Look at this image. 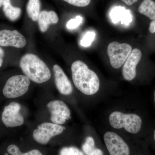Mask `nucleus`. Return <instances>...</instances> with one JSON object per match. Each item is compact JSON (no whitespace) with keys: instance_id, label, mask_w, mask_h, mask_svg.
I'll list each match as a JSON object with an SVG mask.
<instances>
[{"instance_id":"27","label":"nucleus","mask_w":155,"mask_h":155,"mask_svg":"<svg viewBox=\"0 0 155 155\" xmlns=\"http://www.w3.org/2000/svg\"><path fill=\"white\" fill-rule=\"evenodd\" d=\"M151 132V136L152 139L155 143V127L153 130H152Z\"/></svg>"},{"instance_id":"4","label":"nucleus","mask_w":155,"mask_h":155,"mask_svg":"<svg viewBox=\"0 0 155 155\" xmlns=\"http://www.w3.org/2000/svg\"><path fill=\"white\" fill-rule=\"evenodd\" d=\"M30 84V79L25 75H13L6 81L3 88V94L8 99L22 96L28 91Z\"/></svg>"},{"instance_id":"11","label":"nucleus","mask_w":155,"mask_h":155,"mask_svg":"<svg viewBox=\"0 0 155 155\" xmlns=\"http://www.w3.org/2000/svg\"><path fill=\"white\" fill-rule=\"evenodd\" d=\"M142 54L138 48H134L123 64L122 73L124 79L131 81L135 78L137 75V67L141 60Z\"/></svg>"},{"instance_id":"28","label":"nucleus","mask_w":155,"mask_h":155,"mask_svg":"<svg viewBox=\"0 0 155 155\" xmlns=\"http://www.w3.org/2000/svg\"><path fill=\"white\" fill-rule=\"evenodd\" d=\"M153 101L154 104L155 105V90L153 92Z\"/></svg>"},{"instance_id":"12","label":"nucleus","mask_w":155,"mask_h":155,"mask_svg":"<svg viewBox=\"0 0 155 155\" xmlns=\"http://www.w3.org/2000/svg\"><path fill=\"white\" fill-rule=\"evenodd\" d=\"M56 87L61 94L69 95L73 92V87L61 67L57 64L53 66Z\"/></svg>"},{"instance_id":"7","label":"nucleus","mask_w":155,"mask_h":155,"mask_svg":"<svg viewBox=\"0 0 155 155\" xmlns=\"http://www.w3.org/2000/svg\"><path fill=\"white\" fill-rule=\"evenodd\" d=\"M104 140L110 155H130L128 144L117 133L107 131L104 134Z\"/></svg>"},{"instance_id":"9","label":"nucleus","mask_w":155,"mask_h":155,"mask_svg":"<svg viewBox=\"0 0 155 155\" xmlns=\"http://www.w3.org/2000/svg\"><path fill=\"white\" fill-rule=\"evenodd\" d=\"M53 123L62 125L71 118V112L67 105L60 100H54L47 104Z\"/></svg>"},{"instance_id":"22","label":"nucleus","mask_w":155,"mask_h":155,"mask_svg":"<svg viewBox=\"0 0 155 155\" xmlns=\"http://www.w3.org/2000/svg\"><path fill=\"white\" fill-rule=\"evenodd\" d=\"M83 18L80 16H77L75 19H70L67 22V27L68 29H75L79 26L82 23Z\"/></svg>"},{"instance_id":"21","label":"nucleus","mask_w":155,"mask_h":155,"mask_svg":"<svg viewBox=\"0 0 155 155\" xmlns=\"http://www.w3.org/2000/svg\"><path fill=\"white\" fill-rule=\"evenodd\" d=\"M60 155H84L82 152L74 147H66L62 149Z\"/></svg>"},{"instance_id":"25","label":"nucleus","mask_w":155,"mask_h":155,"mask_svg":"<svg viewBox=\"0 0 155 155\" xmlns=\"http://www.w3.org/2000/svg\"><path fill=\"white\" fill-rule=\"evenodd\" d=\"M149 31L150 33H155V20H153L150 23Z\"/></svg>"},{"instance_id":"17","label":"nucleus","mask_w":155,"mask_h":155,"mask_svg":"<svg viewBox=\"0 0 155 155\" xmlns=\"http://www.w3.org/2000/svg\"><path fill=\"white\" fill-rule=\"evenodd\" d=\"M111 19L114 23L121 21L122 24L127 25L132 21L130 14L127 11H115L111 15Z\"/></svg>"},{"instance_id":"2","label":"nucleus","mask_w":155,"mask_h":155,"mask_svg":"<svg viewBox=\"0 0 155 155\" xmlns=\"http://www.w3.org/2000/svg\"><path fill=\"white\" fill-rule=\"evenodd\" d=\"M19 67L25 76L35 83H44L51 78V71L48 67L34 54L28 53L22 56L19 61Z\"/></svg>"},{"instance_id":"29","label":"nucleus","mask_w":155,"mask_h":155,"mask_svg":"<svg viewBox=\"0 0 155 155\" xmlns=\"http://www.w3.org/2000/svg\"><path fill=\"white\" fill-rule=\"evenodd\" d=\"M3 0H0V8L2 6Z\"/></svg>"},{"instance_id":"26","label":"nucleus","mask_w":155,"mask_h":155,"mask_svg":"<svg viewBox=\"0 0 155 155\" xmlns=\"http://www.w3.org/2000/svg\"><path fill=\"white\" fill-rule=\"evenodd\" d=\"M122 1L127 5L130 6L134 3L137 2L138 0H122Z\"/></svg>"},{"instance_id":"23","label":"nucleus","mask_w":155,"mask_h":155,"mask_svg":"<svg viewBox=\"0 0 155 155\" xmlns=\"http://www.w3.org/2000/svg\"><path fill=\"white\" fill-rule=\"evenodd\" d=\"M72 5L78 7H85L88 6L91 0H63Z\"/></svg>"},{"instance_id":"14","label":"nucleus","mask_w":155,"mask_h":155,"mask_svg":"<svg viewBox=\"0 0 155 155\" xmlns=\"http://www.w3.org/2000/svg\"><path fill=\"white\" fill-rule=\"evenodd\" d=\"M2 6L3 11L5 16L10 21H16L20 17L21 9L12 6L11 0H3Z\"/></svg>"},{"instance_id":"16","label":"nucleus","mask_w":155,"mask_h":155,"mask_svg":"<svg viewBox=\"0 0 155 155\" xmlns=\"http://www.w3.org/2000/svg\"><path fill=\"white\" fill-rule=\"evenodd\" d=\"M40 0H29L26 6L28 17L34 21H37L40 13Z\"/></svg>"},{"instance_id":"18","label":"nucleus","mask_w":155,"mask_h":155,"mask_svg":"<svg viewBox=\"0 0 155 155\" xmlns=\"http://www.w3.org/2000/svg\"><path fill=\"white\" fill-rule=\"evenodd\" d=\"M8 152L11 155H43L42 153L38 150L34 149L28 152L22 153L16 145H10L7 148Z\"/></svg>"},{"instance_id":"10","label":"nucleus","mask_w":155,"mask_h":155,"mask_svg":"<svg viewBox=\"0 0 155 155\" xmlns=\"http://www.w3.org/2000/svg\"><path fill=\"white\" fill-rule=\"evenodd\" d=\"M26 44L25 38L18 31L8 29L0 30V46L2 47H11L21 48Z\"/></svg>"},{"instance_id":"13","label":"nucleus","mask_w":155,"mask_h":155,"mask_svg":"<svg viewBox=\"0 0 155 155\" xmlns=\"http://www.w3.org/2000/svg\"><path fill=\"white\" fill-rule=\"evenodd\" d=\"M37 20L41 31L45 32L47 31L50 25L58 23L59 18L54 11H44L40 13Z\"/></svg>"},{"instance_id":"8","label":"nucleus","mask_w":155,"mask_h":155,"mask_svg":"<svg viewBox=\"0 0 155 155\" xmlns=\"http://www.w3.org/2000/svg\"><path fill=\"white\" fill-rule=\"evenodd\" d=\"M21 106L17 102H12L4 107L2 121L6 127H14L23 125L24 119L20 113Z\"/></svg>"},{"instance_id":"19","label":"nucleus","mask_w":155,"mask_h":155,"mask_svg":"<svg viewBox=\"0 0 155 155\" xmlns=\"http://www.w3.org/2000/svg\"><path fill=\"white\" fill-rule=\"evenodd\" d=\"M97 149L95 147L94 139L91 137H87L82 146V150L87 155H93Z\"/></svg>"},{"instance_id":"15","label":"nucleus","mask_w":155,"mask_h":155,"mask_svg":"<svg viewBox=\"0 0 155 155\" xmlns=\"http://www.w3.org/2000/svg\"><path fill=\"white\" fill-rule=\"evenodd\" d=\"M138 12L152 20H155V2L143 0L138 8Z\"/></svg>"},{"instance_id":"6","label":"nucleus","mask_w":155,"mask_h":155,"mask_svg":"<svg viewBox=\"0 0 155 155\" xmlns=\"http://www.w3.org/2000/svg\"><path fill=\"white\" fill-rule=\"evenodd\" d=\"M65 127L58 124L44 122L38 125L33 132L34 140L40 144L48 143L53 137L63 133Z\"/></svg>"},{"instance_id":"1","label":"nucleus","mask_w":155,"mask_h":155,"mask_svg":"<svg viewBox=\"0 0 155 155\" xmlns=\"http://www.w3.org/2000/svg\"><path fill=\"white\" fill-rule=\"evenodd\" d=\"M74 85L83 94L91 96L99 90L100 81L96 73L83 61H75L71 66Z\"/></svg>"},{"instance_id":"5","label":"nucleus","mask_w":155,"mask_h":155,"mask_svg":"<svg viewBox=\"0 0 155 155\" xmlns=\"http://www.w3.org/2000/svg\"><path fill=\"white\" fill-rule=\"evenodd\" d=\"M130 45L113 41L108 46L107 52L111 66L115 69L122 67L131 52Z\"/></svg>"},{"instance_id":"3","label":"nucleus","mask_w":155,"mask_h":155,"mask_svg":"<svg viewBox=\"0 0 155 155\" xmlns=\"http://www.w3.org/2000/svg\"><path fill=\"white\" fill-rule=\"evenodd\" d=\"M109 122L113 128L124 129L128 133L137 134L147 129L145 121L142 116L136 114H125L120 111L112 112L109 117Z\"/></svg>"},{"instance_id":"24","label":"nucleus","mask_w":155,"mask_h":155,"mask_svg":"<svg viewBox=\"0 0 155 155\" xmlns=\"http://www.w3.org/2000/svg\"><path fill=\"white\" fill-rule=\"evenodd\" d=\"M5 57V52L2 47L0 46V68L2 66Z\"/></svg>"},{"instance_id":"20","label":"nucleus","mask_w":155,"mask_h":155,"mask_svg":"<svg viewBox=\"0 0 155 155\" xmlns=\"http://www.w3.org/2000/svg\"><path fill=\"white\" fill-rule=\"evenodd\" d=\"M95 33L93 31H88L83 35L80 41L81 45L84 47H87L91 45L94 40Z\"/></svg>"}]
</instances>
